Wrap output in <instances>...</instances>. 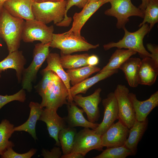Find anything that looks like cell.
I'll list each match as a JSON object with an SVG mask.
<instances>
[{
	"mask_svg": "<svg viewBox=\"0 0 158 158\" xmlns=\"http://www.w3.org/2000/svg\"><path fill=\"white\" fill-rule=\"evenodd\" d=\"M23 19L11 15L3 7L0 11V37L5 42L9 53L20 47Z\"/></svg>",
	"mask_w": 158,
	"mask_h": 158,
	"instance_id": "6da1fadb",
	"label": "cell"
},
{
	"mask_svg": "<svg viewBox=\"0 0 158 158\" xmlns=\"http://www.w3.org/2000/svg\"><path fill=\"white\" fill-rule=\"evenodd\" d=\"M125 32L122 39L116 42H111L104 44V49L107 50L116 47L118 49L125 48L136 51L142 58L151 57V54L146 49L143 44V40L145 35L150 32L147 23L142 25L138 30L134 32L127 30L125 27L123 28Z\"/></svg>",
	"mask_w": 158,
	"mask_h": 158,
	"instance_id": "7a4b0ae2",
	"label": "cell"
},
{
	"mask_svg": "<svg viewBox=\"0 0 158 158\" xmlns=\"http://www.w3.org/2000/svg\"><path fill=\"white\" fill-rule=\"evenodd\" d=\"M99 46V44L95 45L90 44L82 36H77L72 32L53 33L50 44V47L60 49L61 54H63L88 51L91 49H96Z\"/></svg>",
	"mask_w": 158,
	"mask_h": 158,
	"instance_id": "3957f363",
	"label": "cell"
},
{
	"mask_svg": "<svg viewBox=\"0 0 158 158\" xmlns=\"http://www.w3.org/2000/svg\"><path fill=\"white\" fill-rule=\"evenodd\" d=\"M67 1L59 2H33L32 11L34 19L44 24L53 22L56 25L63 19Z\"/></svg>",
	"mask_w": 158,
	"mask_h": 158,
	"instance_id": "277c9868",
	"label": "cell"
},
{
	"mask_svg": "<svg viewBox=\"0 0 158 158\" xmlns=\"http://www.w3.org/2000/svg\"><path fill=\"white\" fill-rule=\"evenodd\" d=\"M50 42L36 44L33 51V60L28 68H25L21 79L22 88L29 92L32 88V83L36 79L37 73L49 53Z\"/></svg>",
	"mask_w": 158,
	"mask_h": 158,
	"instance_id": "5b68a950",
	"label": "cell"
},
{
	"mask_svg": "<svg viewBox=\"0 0 158 158\" xmlns=\"http://www.w3.org/2000/svg\"><path fill=\"white\" fill-rule=\"evenodd\" d=\"M111 7L106 10L104 14L114 16L117 19L116 26L123 28L129 21V18L135 16L143 18L144 11L134 5L131 0H109Z\"/></svg>",
	"mask_w": 158,
	"mask_h": 158,
	"instance_id": "8992f818",
	"label": "cell"
},
{
	"mask_svg": "<svg viewBox=\"0 0 158 158\" xmlns=\"http://www.w3.org/2000/svg\"><path fill=\"white\" fill-rule=\"evenodd\" d=\"M69 93L60 78L55 73L53 80L48 87L40 104L43 108L57 111L63 105L67 104Z\"/></svg>",
	"mask_w": 158,
	"mask_h": 158,
	"instance_id": "52a82bcc",
	"label": "cell"
},
{
	"mask_svg": "<svg viewBox=\"0 0 158 158\" xmlns=\"http://www.w3.org/2000/svg\"><path fill=\"white\" fill-rule=\"evenodd\" d=\"M54 31L53 25L48 26L35 19L25 21L21 40L25 42L39 41L47 44L50 42Z\"/></svg>",
	"mask_w": 158,
	"mask_h": 158,
	"instance_id": "ba28073f",
	"label": "cell"
},
{
	"mask_svg": "<svg viewBox=\"0 0 158 158\" xmlns=\"http://www.w3.org/2000/svg\"><path fill=\"white\" fill-rule=\"evenodd\" d=\"M101 135L96 133L93 129L84 128L77 133L71 152L80 153L85 157L92 150L103 151Z\"/></svg>",
	"mask_w": 158,
	"mask_h": 158,
	"instance_id": "9c48e42d",
	"label": "cell"
},
{
	"mask_svg": "<svg viewBox=\"0 0 158 158\" xmlns=\"http://www.w3.org/2000/svg\"><path fill=\"white\" fill-rule=\"evenodd\" d=\"M114 92L118 106V119L130 129L136 119L135 112L128 96L129 90L125 85L118 84Z\"/></svg>",
	"mask_w": 158,
	"mask_h": 158,
	"instance_id": "30bf717a",
	"label": "cell"
},
{
	"mask_svg": "<svg viewBox=\"0 0 158 158\" xmlns=\"http://www.w3.org/2000/svg\"><path fill=\"white\" fill-rule=\"evenodd\" d=\"M101 91L102 89L99 88L90 95L83 97L77 94L73 97L75 103L82 108L87 114L88 120L92 123L98 121L100 116L98 105L101 101Z\"/></svg>",
	"mask_w": 158,
	"mask_h": 158,
	"instance_id": "8fae6325",
	"label": "cell"
},
{
	"mask_svg": "<svg viewBox=\"0 0 158 158\" xmlns=\"http://www.w3.org/2000/svg\"><path fill=\"white\" fill-rule=\"evenodd\" d=\"M129 129L119 121L114 123L101 135L102 145L107 148L123 145L128 136Z\"/></svg>",
	"mask_w": 158,
	"mask_h": 158,
	"instance_id": "7c38bea8",
	"label": "cell"
},
{
	"mask_svg": "<svg viewBox=\"0 0 158 158\" xmlns=\"http://www.w3.org/2000/svg\"><path fill=\"white\" fill-rule=\"evenodd\" d=\"M102 102L104 109L103 120L96 129H93L96 133L101 135L106 131L118 117V104L114 92L109 93L107 97L102 100Z\"/></svg>",
	"mask_w": 158,
	"mask_h": 158,
	"instance_id": "4fadbf2b",
	"label": "cell"
},
{
	"mask_svg": "<svg viewBox=\"0 0 158 158\" xmlns=\"http://www.w3.org/2000/svg\"><path fill=\"white\" fill-rule=\"evenodd\" d=\"M56 112L51 109H43L39 120L46 123L50 136L54 139L56 145L60 146L58 134L61 130L66 127V123L65 118L60 116Z\"/></svg>",
	"mask_w": 158,
	"mask_h": 158,
	"instance_id": "5bb4252c",
	"label": "cell"
},
{
	"mask_svg": "<svg viewBox=\"0 0 158 158\" xmlns=\"http://www.w3.org/2000/svg\"><path fill=\"white\" fill-rule=\"evenodd\" d=\"M109 1V0H100L87 3L80 12L74 14L72 27L66 32H72L76 35L81 36V30L86 22L101 6Z\"/></svg>",
	"mask_w": 158,
	"mask_h": 158,
	"instance_id": "9a60e30c",
	"label": "cell"
},
{
	"mask_svg": "<svg viewBox=\"0 0 158 158\" xmlns=\"http://www.w3.org/2000/svg\"><path fill=\"white\" fill-rule=\"evenodd\" d=\"M128 96L135 112L136 119L138 121L145 120L153 109L158 106V91L148 99L143 101L138 100L136 95L132 92H129Z\"/></svg>",
	"mask_w": 158,
	"mask_h": 158,
	"instance_id": "2e32d148",
	"label": "cell"
},
{
	"mask_svg": "<svg viewBox=\"0 0 158 158\" xmlns=\"http://www.w3.org/2000/svg\"><path fill=\"white\" fill-rule=\"evenodd\" d=\"M33 0H7L3 7L12 16L25 20L34 19L32 11Z\"/></svg>",
	"mask_w": 158,
	"mask_h": 158,
	"instance_id": "e0dca14e",
	"label": "cell"
},
{
	"mask_svg": "<svg viewBox=\"0 0 158 158\" xmlns=\"http://www.w3.org/2000/svg\"><path fill=\"white\" fill-rule=\"evenodd\" d=\"M67 105L68 115L65 118L68 127H82L95 129L98 126L99 124L91 122L85 118L83 110L79 108L73 101L68 102Z\"/></svg>",
	"mask_w": 158,
	"mask_h": 158,
	"instance_id": "ac0fdd59",
	"label": "cell"
},
{
	"mask_svg": "<svg viewBox=\"0 0 158 158\" xmlns=\"http://www.w3.org/2000/svg\"><path fill=\"white\" fill-rule=\"evenodd\" d=\"M26 60L22 51L17 50L9 53L7 56L0 61V70L4 71L13 69L16 72L18 81L20 83Z\"/></svg>",
	"mask_w": 158,
	"mask_h": 158,
	"instance_id": "d6986e66",
	"label": "cell"
},
{
	"mask_svg": "<svg viewBox=\"0 0 158 158\" xmlns=\"http://www.w3.org/2000/svg\"><path fill=\"white\" fill-rule=\"evenodd\" d=\"M118 72V69L107 71L98 73L95 75L87 78L81 82L71 87L69 96L67 98L68 102L73 101V97L79 93L85 94L87 90L97 82L108 78Z\"/></svg>",
	"mask_w": 158,
	"mask_h": 158,
	"instance_id": "ffe728a7",
	"label": "cell"
},
{
	"mask_svg": "<svg viewBox=\"0 0 158 158\" xmlns=\"http://www.w3.org/2000/svg\"><path fill=\"white\" fill-rule=\"evenodd\" d=\"M142 58L138 71V83L139 84L151 85L156 80L158 74V68L150 57Z\"/></svg>",
	"mask_w": 158,
	"mask_h": 158,
	"instance_id": "44dd1931",
	"label": "cell"
},
{
	"mask_svg": "<svg viewBox=\"0 0 158 158\" xmlns=\"http://www.w3.org/2000/svg\"><path fill=\"white\" fill-rule=\"evenodd\" d=\"M148 124L147 118L143 121L136 120L129 129L128 136L124 145L131 151L132 155L136 154L138 144L147 130Z\"/></svg>",
	"mask_w": 158,
	"mask_h": 158,
	"instance_id": "7402d4cb",
	"label": "cell"
},
{
	"mask_svg": "<svg viewBox=\"0 0 158 158\" xmlns=\"http://www.w3.org/2000/svg\"><path fill=\"white\" fill-rule=\"evenodd\" d=\"M29 106L30 109V112L28 118L22 124L14 127V130L28 132L35 140L37 139L35 131L36 125L43 108L40 104L34 102H30Z\"/></svg>",
	"mask_w": 158,
	"mask_h": 158,
	"instance_id": "603a6c76",
	"label": "cell"
},
{
	"mask_svg": "<svg viewBox=\"0 0 158 158\" xmlns=\"http://www.w3.org/2000/svg\"><path fill=\"white\" fill-rule=\"evenodd\" d=\"M60 58V56L58 54L49 53L46 59L47 66L41 72L51 71L56 74L67 87L69 92V91L71 87L70 80L67 73L64 70L61 64Z\"/></svg>",
	"mask_w": 158,
	"mask_h": 158,
	"instance_id": "cb8c5ba5",
	"label": "cell"
},
{
	"mask_svg": "<svg viewBox=\"0 0 158 158\" xmlns=\"http://www.w3.org/2000/svg\"><path fill=\"white\" fill-rule=\"evenodd\" d=\"M141 60L138 58H130L128 59L120 67L124 73L130 86L135 87L139 85L138 75Z\"/></svg>",
	"mask_w": 158,
	"mask_h": 158,
	"instance_id": "d4e9b609",
	"label": "cell"
},
{
	"mask_svg": "<svg viewBox=\"0 0 158 158\" xmlns=\"http://www.w3.org/2000/svg\"><path fill=\"white\" fill-rule=\"evenodd\" d=\"M137 53L135 51L129 49H118L112 54L107 64L98 73L119 69L124 62Z\"/></svg>",
	"mask_w": 158,
	"mask_h": 158,
	"instance_id": "484cf974",
	"label": "cell"
},
{
	"mask_svg": "<svg viewBox=\"0 0 158 158\" xmlns=\"http://www.w3.org/2000/svg\"><path fill=\"white\" fill-rule=\"evenodd\" d=\"M100 68L96 66L87 65L66 71L70 83L74 86L88 78L92 74L99 72Z\"/></svg>",
	"mask_w": 158,
	"mask_h": 158,
	"instance_id": "4316f807",
	"label": "cell"
},
{
	"mask_svg": "<svg viewBox=\"0 0 158 158\" xmlns=\"http://www.w3.org/2000/svg\"><path fill=\"white\" fill-rule=\"evenodd\" d=\"M14 125L6 119H3L0 123V155L8 148L14 146L9 138L14 132Z\"/></svg>",
	"mask_w": 158,
	"mask_h": 158,
	"instance_id": "83f0119b",
	"label": "cell"
},
{
	"mask_svg": "<svg viewBox=\"0 0 158 158\" xmlns=\"http://www.w3.org/2000/svg\"><path fill=\"white\" fill-rule=\"evenodd\" d=\"M89 56L87 53L74 55L61 54L60 60L63 68L72 69L88 65L87 60Z\"/></svg>",
	"mask_w": 158,
	"mask_h": 158,
	"instance_id": "f1b7e54d",
	"label": "cell"
},
{
	"mask_svg": "<svg viewBox=\"0 0 158 158\" xmlns=\"http://www.w3.org/2000/svg\"><path fill=\"white\" fill-rule=\"evenodd\" d=\"M76 133L75 128L68 126L62 128L59 132L58 138L63 154H68L71 152Z\"/></svg>",
	"mask_w": 158,
	"mask_h": 158,
	"instance_id": "f546056e",
	"label": "cell"
},
{
	"mask_svg": "<svg viewBox=\"0 0 158 158\" xmlns=\"http://www.w3.org/2000/svg\"><path fill=\"white\" fill-rule=\"evenodd\" d=\"M143 20L139 27L147 23L150 24V31L158 22V0H150L144 10Z\"/></svg>",
	"mask_w": 158,
	"mask_h": 158,
	"instance_id": "4dcf8cb0",
	"label": "cell"
},
{
	"mask_svg": "<svg viewBox=\"0 0 158 158\" xmlns=\"http://www.w3.org/2000/svg\"><path fill=\"white\" fill-rule=\"evenodd\" d=\"M132 155L131 151L124 145L118 147L107 148L99 155L94 158H125Z\"/></svg>",
	"mask_w": 158,
	"mask_h": 158,
	"instance_id": "1f68e13d",
	"label": "cell"
},
{
	"mask_svg": "<svg viewBox=\"0 0 158 158\" xmlns=\"http://www.w3.org/2000/svg\"><path fill=\"white\" fill-rule=\"evenodd\" d=\"M41 73L43 76L42 78L35 87V89L43 99L47 90L53 80L54 73L51 71Z\"/></svg>",
	"mask_w": 158,
	"mask_h": 158,
	"instance_id": "d6a6232c",
	"label": "cell"
},
{
	"mask_svg": "<svg viewBox=\"0 0 158 158\" xmlns=\"http://www.w3.org/2000/svg\"><path fill=\"white\" fill-rule=\"evenodd\" d=\"M89 0H68L66 6L65 16L63 20L56 25L60 27H68L72 21V18L68 16L67 13L68 10L73 6L80 8H83L88 3Z\"/></svg>",
	"mask_w": 158,
	"mask_h": 158,
	"instance_id": "836d02e7",
	"label": "cell"
},
{
	"mask_svg": "<svg viewBox=\"0 0 158 158\" xmlns=\"http://www.w3.org/2000/svg\"><path fill=\"white\" fill-rule=\"evenodd\" d=\"M25 90L22 88L16 93L11 95H0V110L6 104L13 101L24 102L26 99Z\"/></svg>",
	"mask_w": 158,
	"mask_h": 158,
	"instance_id": "e575fe53",
	"label": "cell"
},
{
	"mask_svg": "<svg viewBox=\"0 0 158 158\" xmlns=\"http://www.w3.org/2000/svg\"><path fill=\"white\" fill-rule=\"evenodd\" d=\"M36 149H32L28 152L23 154H19L15 152L12 147L8 148L1 155L2 158H30L36 153Z\"/></svg>",
	"mask_w": 158,
	"mask_h": 158,
	"instance_id": "d590c367",
	"label": "cell"
},
{
	"mask_svg": "<svg viewBox=\"0 0 158 158\" xmlns=\"http://www.w3.org/2000/svg\"><path fill=\"white\" fill-rule=\"evenodd\" d=\"M62 153L59 147H55L50 151L43 149L41 155L44 158H59L61 157Z\"/></svg>",
	"mask_w": 158,
	"mask_h": 158,
	"instance_id": "8d00e7d4",
	"label": "cell"
},
{
	"mask_svg": "<svg viewBox=\"0 0 158 158\" xmlns=\"http://www.w3.org/2000/svg\"><path fill=\"white\" fill-rule=\"evenodd\" d=\"M147 47L151 52L150 58L153 61L156 66L158 68V47L152 44H147Z\"/></svg>",
	"mask_w": 158,
	"mask_h": 158,
	"instance_id": "74e56055",
	"label": "cell"
},
{
	"mask_svg": "<svg viewBox=\"0 0 158 158\" xmlns=\"http://www.w3.org/2000/svg\"><path fill=\"white\" fill-rule=\"evenodd\" d=\"M87 63L88 65L96 66L99 63V58L95 55H89L87 59Z\"/></svg>",
	"mask_w": 158,
	"mask_h": 158,
	"instance_id": "f35d334b",
	"label": "cell"
},
{
	"mask_svg": "<svg viewBox=\"0 0 158 158\" xmlns=\"http://www.w3.org/2000/svg\"><path fill=\"white\" fill-rule=\"evenodd\" d=\"M84 157L82 154L76 152H71L70 153L61 155V158H83Z\"/></svg>",
	"mask_w": 158,
	"mask_h": 158,
	"instance_id": "ab89813d",
	"label": "cell"
},
{
	"mask_svg": "<svg viewBox=\"0 0 158 158\" xmlns=\"http://www.w3.org/2000/svg\"><path fill=\"white\" fill-rule=\"evenodd\" d=\"M150 0H142V2L139 6V8L144 11L146 8Z\"/></svg>",
	"mask_w": 158,
	"mask_h": 158,
	"instance_id": "60d3db41",
	"label": "cell"
},
{
	"mask_svg": "<svg viewBox=\"0 0 158 158\" xmlns=\"http://www.w3.org/2000/svg\"><path fill=\"white\" fill-rule=\"evenodd\" d=\"M34 1L40 3L46 1L51 2H59L61 1L66 0H33Z\"/></svg>",
	"mask_w": 158,
	"mask_h": 158,
	"instance_id": "b9f144b4",
	"label": "cell"
},
{
	"mask_svg": "<svg viewBox=\"0 0 158 158\" xmlns=\"http://www.w3.org/2000/svg\"><path fill=\"white\" fill-rule=\"evenodd\" d=\"M7 0H0V11L3 8L4 3Z\"/></svg>",
	"mask_w": 158,
	"mask_h": 158,
	"instance_id": "7bdbcfd3",
	"label": "cell"
},
{
	"mask_svg": "<svg viewBox=\"0 0 158 158\" xmlns=\"http://www.w3.org/2000/svg\"><path fill=\"white\" fill-rule=\"evenodd\" d=\"M100 0H89L88 3L90 2L97 1Z\"/></svg>",
	"mask_w": 158,
	"mask_h": 158,
	"instance_id": "ee69618b",
	"label": "cell"
},
{
	"mask_svg": "<svg viewBox=\"0 0 158 158\" xmlns=\"http://www.w3.org/2000/svg\"><path fill=\"white\" fill-rule=\"evenodd\" d=\"M1 72H2V71L0 70V77H1Z\"/></svg>",
	"mask_w": 158,
	"mask_h": 158,
	"instance_id": "f6af8a7d",
	"label": "cell"
}]
</instances>
